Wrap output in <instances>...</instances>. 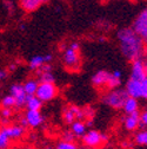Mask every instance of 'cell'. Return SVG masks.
Listing matches in <instances>:
<instances>
[{
    "mask_svg": "<svg viewBox=\"0 0 147 149\" xmlns=\"http://www.w3.org/2000/svg\"><path fill=\"white\" fill-rule=\"evenodd\" d=\"M117 37L121 53L127 61L132 62L142 57V54L145 53V43L132 27L120 29L117 33Z\"/></svg>",
    "mask_w": 147,
    "mask_h": 149,
    "instance_id": "obj_1",
    "label": "cell"
},
{
    "mask_svg": "<svg viewBox=\"0 0 147 149\" xmlns=\"http://www.w3.org/2000/svg\"><path fill=\"white\" fill-rule=\"evenodd\" d=\"M128 97L126 90L122 89H112L111 92L104 97V103H106L107 105H109L113 109H122V105L126 101V98Z\"/></svg>",
    "mask_w": 147,
    "mask_h": 149,
    "instance_id": "obj_2",
    "label": "cell"
},
{
    "mask_svg": "<svg viewBox=\"0 0 147 149\" xmlns=\"http://www.w3.org/2000/svg\"><path fill=\"white\" fill-rule=\"evenodd\" d=\"M132 29L139 34L145 45H147V6L140 11L132 24Z\"/></svg>",
    "mask_w": 147,
    "mask_h": 149,
    "instance_id": "obj_3",
    "label": "cell"
},
{
    "mask_svg": "<svg viewBox=\"0 0 147 149\" xmlns=\"http://www.w3.org/2000/svg\"><path fill=\"white\" fill-rule=\"evenodd\" d=\"M58 95V88L54 83H39L38 89H36L35 96L41 102H49L54 100Z\"/></svg>",
    "mask_w": 147,
    "mask_h": 149,
    "instance_id": "obj_4",
    "label": "cell"
},
{
    "mask_svg": "<svg viewBox=\"0 0 147 149\" xmlns=\"http://www.w3.org/2000/svg\"><path fill=\"white\" fill-rule=\"evenodd\" d=\"M64 64L67 69L72 71H77L80 68V56H79V50H74L69 46H67L64 51Z\"/></svg>",
    "mask_w": 147,
    "mask_h": 149,
    "instance_id": "obj_5",
    "label": "cell"
},
{
    "mask_svg": "<svg viewBox=\"0 0 147 149\" xmlns=\"http://www.w3.org/2000/svg\"><path fill=\"white\" fill-rule=\"evenodd\" d=\"M147 76V69L144 64L142 57L132 61V69H131V78L137 81H142Z\"/></svg>",
    "mask_w": 147,
    "mask_h": 149,
    "instance_id": "obj_6",
    "label": "cell"
},
{
    "mask_svg": "<svg viewBox=\"0 0 147 149\" xmlns=\"http://www.w3.org/2000/svg\"><path fill=\"white\" fill-rule=\"evenodd\" d=\"M48 1H51V0H18V5L24 12L33 13Z\"/></svg>",
    "mask_w": 147,
    "mask_h": 149,
    "instance_id": "obj_7",
    "label": "cell"
},
{
    "mask_svg": "<svg viewBox=\"0 0 147 149\" xmlns=\"http://www.w3.org/2000/svg\"><path fill=\"white\" fill-rule=\"evenodd\" d=\"M11 95L14 97L15 100V108H21L23 105L26 104V92L24 90V86L21 84H13L10 89Z\"/></svg>",
    "mask_w": 147,
    "mask_h": 149,
    "instance_id": "obj_8",
    "label": "cell"
},
{
    "mask_svg": "<svg viewBox=\"0 0 147 149\" xmlns=\"http://www.w3.org/2000/svg\"><path fill=\"white\" fill-rule=\"evenodd\" d=\"M126 92L128 96L134 97V98H141V81L132 79L130 78L126 83Z\"/></svg>",
    "mask_w": 147,
    "mask_h": 149,
    "instance_id": "obj_9",
    "label": "cell"
},
{
    "mask_svg": "<svg viewBox=\"0 0 147 149\" xmlns=\"http://www.w3.org/2000/svg\"><path fill=\"white\" fill-rule=\"evenodd\" d=\"M82 141L88 147H98V146L101 144L100 133H98L97 130H89V132H86L82 135Z\"/></svg>",
    "mask_w": 147,
    "mask_h": 149,
    "instance_id": "obj_10",
    "label": "cell"
},
{
    "mask_svg": "<svg viewBox=\"0 0 147 149\" xmlns=\"http://www.w3.org/2000/svg\"><path fill=\"white\" fill-rule=\"evenodd\" d=\"M52 54L47 53V54H38V56H34L30 59V68L32 70H38L40 66H43L45 63H49L52 61Z\"/></svg>",
    "mask_w": 147,
    "mask_h": 149,
    "instance_id": "obj_11",
    "label": "cell"
},
{
    "mask_svg": "<svg viewBox=\"0 0 147 149\" xmlns=\"http://www.w3.org/2000/svg\"><path fill=\"white\" fill-rule=\"evenodd\" d=\"M26 120L28 122V125L32 128L39 127L44 122V118L39 110H28L26 113Z\"/></svg>",
    "mask_w": 147,
    "mask_h": 149,
    "instance_id": "obj_12",
    "label": "cell"
},
{
    "mask_svg": "<svg viewBox=\"0 0 147 149\" xmlns=\"http://www.w3.org/2000/svg\"><path fill=\"white\" fill-rule=\"evenodd\" d=\"M139 122H140V113L137 110L125 118V128L132 132V130H135L139 127Z\"/></svg>",
    "mask_w": 147,
    "mask_h": 149,
    "instance_id": "obj_13",
    "label": "cell"
},
{
    "mask_svg": "<svg viewBox=\"0 0 147 149\" xmlns=\"http://www.w3.org/2000/svg\"><path fill=\"white\" fill-rule=\"evenodd\" d=\"M109 74H111V72H108L106 70H100L93 74V77H92V83H93V85H95V86H106Z\"/></svg>",
    "mask_w": 147,
    "mask_h": 149,
    "instance_id": "obj_14",
    "label": "cell"
},
{
    "mask_svg": "<svg viewBox=\"0 0 147 149\" xmlns=\"http://www.w3.org/2000/svg\"><path fill=\"white\" fill-rule=\"evenodd\" d=\"M3 132L11 139H19L24 134V127L21 125H8V127H3Z\"/></svg>",
    "mask_w": 147,
    "mask_h": 149,
    "instance_id": "obj_15",
    "label": "cell"
},
{
    "mask_svg": "<svg viewBox=\"0 0 147 149\" xmlns=\"http://www.w3.org/2000/svg\"><path fill=\"white\" fill-rule=\"evenodd\" d=\"M138 108H139V104H138L137 98L131 97V96H128L126 98V101H125V103L122 105V109L125 111V114H127V115H130V114L134 113V111H137Z\"/></svg>",
    "mask_w": 147,
    "mask_h": 149,
    "instance_id": "obj_16",
    "label": "cell"
},
{
    "mask_svg": "<svg viewBox=\"0 0 147 149\" xmlns=\"http://www.w3.org/2000/svg\"><path fill=\"white\" fill-rule=\"evenodd\" d=\"M26 105L28 110H40L43 107V102L35 95H27L26 97Z\"/></svg>",
    "mask_w": 147,
    "mask_h": 149,
    "instance_id": "obj_17",
    "label": "cell"
},
{
    "mask_svg": "<svg viewBox=\"0 0 147 149\" xmlns=\"http://www.w3.org/2000/svg\"><path fill=\"white\" fill-rule=\"evenodd\" d=\"M87 132V127L86 123H84L81 120L74 121L72 123V133L76 136H82Z\"/></svg>",
    "mask_w": 147,
    "mask_h": 149,
    "instance_id": "obj_18",
    "label": "cell"
},
{
    "mask_svg": "<svg viewBox=\"0 0 147 149\" xmlns=\"http://www.w3.org/2000/svg\"><path fill=\"white\" fill-rule=\"evenodd\" d=\"M38 85H39V81L36 79H28L25 82V84L23 85L24 86V90L26 92V95H35L36 92V89H38Z\"/></svg>",
    "mask_w": 147,
    "mask_h": 149,
    "instance_id": "obj_19",
    "label": "cell"
},
{
    "mask_svg": "<svg viewBox=\"0 0 147 149\" xmlns=\"http://www.w3.org/2000/svg\"><path fill=\"white\" fill-rule=\"evenodd\" d=\"M120 84H121V78H117V77H114L113 74H112V72H111V74H109V77H108V81H107V84H106V86L108 88V89H117V88H119L120 86Z\"/></svg>",
    "mask_w": 147,
    "mask_h": 149,
    "instance_id": "obj_20",
    "label": "cell"
},
{
    "mask_svg": "<svg viewBox=\"0 0 147 149\" xmlns=\"http://www.w3.org/2000/svg\"><path fill=\"white\" fill-rule=\"evenodd\" d=\"M39 83H54V76L51 73V71H46V72H39Z\"/></svg>",
    "mask_w": 147,
    "mask_h": 149,
    "instance_id": "obj_21",
    "label": "cell"
},
{
    "mask_svg": "<svg viewBox=\"0 0 147 149\" xmlns=\"http://www.w3.org/2000/svg\"><path fill=\"white\" fill-rule=\"evenodd\" d=\"M135 142L140 146H147V130H142V132H139L135 135Z\"/></svg>",
    "mask_w": 147,
    "mask_h": 149,
    "instance_id": "obj_22",
    "label": "cell"
},
{
    "mask_svg": "<svg viewBox=\"0 0 147 149\" xmlns=\"http://www.w3.org/2000/svg\"><path fill=\"white\" fill-rule=\"evenodd\" d=\"M56 149H78V147L73 141H61L57 144Z\"/></svg>",
    "mask_w": 147,
    "mask_h": 149,
    "instance_id": "obj_23",
    "label": "cell"
},
{
    "mask_svg": "<svg viewBox=\"0 0 147 149\" xmlns=\"http://www.w3.org/2000/svg\"><path fill=\"white\" fill-rule=\"evenodd\" d=\"M64 120H65V122H66L67 124H72L73 122L77 120V118H76V115L73 114V111H72L69 108L65 109V111H64Z\"/></svg>",
    "mask_w": 147,
    "mask_h": 149,
    "instance_id": "obj_24",
    "label": "cell"
},
{
    "mask_svg": "<svg viewBox=\"0 0 147 149\" xmlns=\"http://www.w3.org/2000/svg\"><path fill=\"white\" fill-rule=\"evenodd\" d=\"M1 105L3 108H13L15 105V100L12 95H7L1 100Z\"/></svg>",
    "mask_w": 147,
    "mask_h": 149,
    "instance_id": "obj_25",
    "label": "cell"
},
{
    "mask_svg": "<svg viewBox=\"0 0 147 149\" xmlns=\"http://www.w3.org/2000/svg\"><path fill=\"white\" fill-rule=\"evenodd\" d=\"M10 144V137L0 129V149H6Z\"/></svg>",
    "mask_w": 147,
    "mask_h": 149,
    "instance_id": "obj_26",
    "label": "cell"
},
{
    "mask_svg": "<svg viewBox=\"0 0 147 149\" xmlns=\"http://www.w3.org/2000/svg\"><path fill=\"white\" fill-rule=\"evenodd\" d=\"M3 5L5 6L6 11L8 12V14H13L14 13V10H15V5L12 0H4L3 1Z\"/></svg>",
    "mask_w": 147,
    "mask_h": 149,
    "instance_id": "obj_27",
    "label": "cell"
},
{
    "mask_svg": "<svg viewBox=\"0 0 147 149\" xmlns=\"http://www.w3.org/2000/svg\"><path fill=\"white\" fill-rule=\"evenodd\" d=\"M141 98L147 100V76L141 81Z\"/></svg>",
    "mask_w": 147,
    "mask_h": 149,
    "instance_id": "obj_28",
    "label": "cell"
},
{
    "mask_svg": "<svg viewBox=\"0 0 147 149\" xmlns=\"http://www.w3.org/2000/svg\"><path fill=\"white\" fill-rule=\"evenodd\" d=\"M0 114L4 118H10L12 115V108H3V110L0 111Z\"/></svg>",
    "mask_w": 147,
    "mask_h": 149,
    "instance_id": "obj_29",
    "label": "cell"
},
{
    "mask_svg": "<svg viewBox=\"0 0 147 149\" xmlns=\"http://www.w3.org/2000/svg\"><path fill=\"white\" fill-rule=\"evenodd\" d=\"M147 125V110L144 111L142 114H140V122H139V127H144Z\"/></svg>",
    "mask_w": 147,
    "mask_h": 149,
    "instance_id": "obj_30",
    "label": "cell"
},
{
    "mask_svg": "<svg viewBox=\"0 0 147 149\" xmlns=\"http://www.w3.org/2000/svg\"><path fill=\"white\" fill-rule=\"evenodd\" d=\"M74 136H76V135L73 134V133H66L65 136H64V140H65V141H73Z\"/></svg>",
    "mask_w": 147,
    "mask_h": 149,
    "instance_id": "obj_31",
    "label": "cell"
},
{
    "mask_svg": "<svg viewBox=\"0 0 147 149\" xmlns=\"http://www.w3.org/2000/svg\"><path fill=\"white\" fill-rule=\"evenodd\" d=\"M112 74H113L114 77H117V78H121V71L120 70H114L112 72Z\"/></svg>",
    "mask_w": 147,
    "mask_h": 149,
    "instance_id": "obj_32",
    "label": "cell"
},
{
    "mask_svg": "<svg viewBox=\"0 0 147 149\" xmlns=\"http://www.w3.org/2000/svg\"><path fill=\"white\" fill-rule=\"evenodd\" d=\"M100 139H101V143H105V142H107V135H105V134H100Z\"/></svg>",
    "mask_w": 147,
    "mask_h": 149,
    "instance_id": "obj_33",
    "label": "cell"
},
{
    "mask_svg": "<svg viewBox=\"0 0 147 149\" xmlns=\"http://www.w3.org/2000/svg\"><path fill=\"white\" fill-rule=\"evenodd\" d=\"M6 71H4V70H0V81H1V79H4L5 77H6Z\"/></svg>",
    "mask_w": 147,
    "mask_h": 149,
    "instance_id": "obj_34",
    "label": "cell"
},
{
    "mask_svg": "<svg viewBox=\"0 0 147 149\" xmlns=\"http://www.w3.org/2000/svg\"><path fill=\"white\" fill-rule=\"evenodd\" d=\"M20 122H21V127H24V128H26V127L28 125V122H27L26 117H25V118H23V120H21Z\"/></svg>",
    "mask_w": 147,
    "mask_h": 149,
    "instance_id": "obj_35",
    "label": "cell"
},
{
    "mask_svg": "<svg viewBox=\"0 0 147 149\" xmlns=\"http://www.w3.org/2000/svg\"><path fill=\"white\" fill-rule=\"evenodd\" d=\"M93 125V122H92V120H88V122H86V127H92Z\"/></svg>",
    "mask_w": 147,
    "mask_h": 149,
    "instance_id": "obj_36",
    "label": "cell"
},
{
    "mask_svg": "<svg viewBox=\"0 0 147 149\" xmlns=\"http://www.w3.org/2000/svg\"><path fill=\"white\" fill-rule=\"evenodd\" d=\"M14 69H15V65H14V64H13V65H11V66H10V70H14Z\"/></svg>",
    "mask_w": 147,
    "mask_h": 149,
    "instance_id": "obj_37",
    "label": "cell"
},
{
    "mask_svg": "<svg viewBox=\"0 0 147 149\" xmlns=\"http://www.w3.org/2000/svg\"><path fill=\"white\" fill-rule=\"evenodd\" d=\"M46 149H52V148H51V147H47V148H46Z\"/></svg>",
    "mask_w": 147,
    "mask_h": 149,
    "instance_id": "obj_38",
    "label": "cell"
}]
</instances>
